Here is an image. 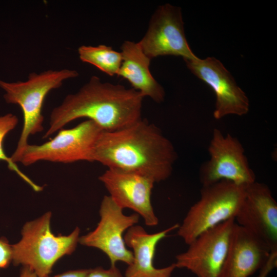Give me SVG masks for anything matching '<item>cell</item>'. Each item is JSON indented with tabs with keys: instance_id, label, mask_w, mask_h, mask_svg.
Here are the masks:
<instances>
[{
	"instance_id": "1",
	"label": "cell",
	"mask_w": 277,
	"mask_h": 277,
	"mask_svg": "<svg viewBox=\"0 0 277 277\" xmlns=\"http://www.w3.org/2000/svg\"><path fill=\"white\" fill-rule=\"evenodd\" d=\"M91 158L108 169L139 174L158 183L171 175L177 154L157 127L141 118L117 130L102 131Z\"/></svg>"
},
{
	"instance_id": "2",
	"label": "cell",
	"mask_w": 277,
	"mask_h": 277,
	"mask_svg": "<svg viewBox=\"0 0 277 277\" xmlns=\"http://www.w3.org/2000/svg\"><path fill=\"white\" fill-rule=\"evenodd\" d=\"M144 97L133 88L104 82L92 76L76 92L67 95L52 110L47 138L70 122L87 118L104 131L117 130L139 121Z\"/></svg>"
},
{
	"instance_id": "3",
	"label": "cell",
	"mask_w": 277,
	"mask_h": 277,
	"mask_svg": "<svg viewBox=\"0 0 277 277\" xmlns=\"http://www.w3.org/2000/svg\"><path fill=\"white\" fill-rule=\"evenodd\" d=\"M78 76L75 70L63 69L32 72L25 81L7 83L0 80V87L6 92L4 96L6 102L18 105L23 115L22 132L16 148L10 157L13 162H20L29 144V137L44 130L42 110L47 94L60 87L64 81Z\"/></svg>"
},
{
	"instance_id": "4",
	"label": "cell",
	"mask_w": 277,
	"mask_h": 277,
	"mask_svg": "<svg viewBox=\"0 0 277 277\" xmlns=\"http://www.w3.org/2000/svg\"><path fill=\"white\" fill-rule=\"evenodd\" d=\"M52 213L27 222L22 230V239L12 245V262L32 269L38 277L48 276L54 264L62 256L72 254L80 238L76 227L68 235H55L50 228Z\"/></svg>"
},
{
	"instance_id": "5",
	"label": "cell",
	"mask_w": 277,
	"mask_h": 277,
	"mask_svg": "<svg viewBox=\"0 0 277 277\" xmlns=\"http://www.w3.org/2000/svg\"><path fill=\"white\" fill-rule=\"evenodd\" d=\"M245 187L225 180L202 186L199 200L179 225L177 235L188 245L204 231L235 219L245 196Z\"/></svg>"
},
{
	"instance_id": "6",
	"label": "cell",
	"mask_w": 277,
	"mask_h": 277,
	"mask_svg": "<svg viewBox=\"0 0 277 277\" xmlns=\"http://www.w3.org/2000/svg\"><path fill=\"white\" fill-rule=\"evenodd\" d=\"M103 130L93 121L87 120L74 127L62 129L50 141L40 145L28 144L20 162L29 166L39 161L71 163L92 162L94 144Z\"/></svg>"
},
{
	"instance_id": "7",
	"label": "cell",
	"mask_w": 277,
	"mask_h": 277,
	"mask_svg": "<svg viewBox=\"0 0 277 277\" xmlns=\"http://www.w3.org/2000/svg\"><path fill=\"white\" fill-rule=\"evenodd\" d=\"M210 159L200 169L199 177L202 186L221 181H228L246 186L255 181L242 144L230 134L224 135L214 128L208 148Z\"/></svg>"
},
{
	"instance_id": "8",
	"label": "cell",
	"mask_w": 277,
	"mask_h": 277,
	"mask_svg": "<svg viewBox=\"0 0 277 277\" xmlns=\"http://www.w3.org/2000/svg\"><path fill=\"white\" fill-rule=\"evenodd\" d=\"M235 224L232 218L201 233L176 256V268L196 277H222Z\"/></svg>"
},
{
	"instance_id": "9",
	"label": "cell",
	"mask_w": 277,
	"mask_h": 277,
	"mask_svg": "<svg viewBox=\"0 0 277 277\" xmlns=\"http://www.w3.org/2000/svg\"><path fill=\"white\" fill-rule=\"evenodd\" d=\"M123 210L109 195L104 196L96 227L79 238L81 245L103 251L108 256L111 266H115L118 262L128 265L133 261L132 252L126 247L123 234L138 223L140 215L136 213L126 215Z\"/></svg>"
},
{
	"instance_id": "10",
	"label": "cell",
	"mask_w": 277,
	"mask_h": 277,
	"mask_svg": "<svg viewBox=\"0 0 277 277\" xmlns=\"http://www.w3.org/2000/svg\"><path fill=\"white\" fill-rule=\"evenodd\" d=\"M138 43L151 60L166 55L182 56L184 60L196 57L185 36L181 8L169 4L157 7Z\"/></svg>"
},
{
	"instance_id": "11",
	"label": "cell",
	"mask_w": 277,
	"mask_h": 277,
	"mask_svg": "<svg viewBox=\"0 0 277 277\" xmlns=\"http://www.w3.org/2000/svg\"><path fill=\"white\" fill-rule=\"evenodd\" d=\"M196 77L210 86L216 96L213 116L216 120L228 115L242 116L249 110V101L223 64L214 57L197 56L184 60Z\"/></svg>"
},
{
	"instance_id": "12",
	"label": "cell",
	"mask_w": 277,
	"mask_h": 277,
	"mask_svg": "<svg viewBox=\"0 0 277 277\" xmlns=\"http://www.w3.org/2000/svg\"><path fill=\"white\" fill-rule=\"evenodd\" d=\"M236 223L277 251V203L268 186L255 181L245 187Z\"/></svg>"
},
{
	"instance_id": "13",
	"label": "cell",
	"mask_w": 277,
	"mask_h": 277,
	"mask_svg": "<svg viewBox=\"0 0 277 277\" xmlns=\"http://www.w3.org/2000/svg\"><path fill=\"white\" fill-rule=\"evenodd\" d=\"M98 179L122 209L133 210L143 218L148 226L158 224L159 219L151 203L154 181L139 174L108 168Z\"/></svg>"
},
{
	"instance_id": "14",
	"label": "cell",
	"mask_w": 277,
	"mask_h": 277,
	"mask_svg": "<svg viewBox=\"0 0 277 277\" xmlns=\"http://www.w3.org/2000/svg\"><path fill=\"white\" fill-rule=\"evenodd\" d=\"M179 227V225L176 224L154 233L147 232L143 227L137 224L129 228L124 239L126 245L132 250L133 259L126 269L125 277H171L176 268L174 263L157 268L153 265V259L158 243Z\"/></svg>"
},
{
	"instance_id": "15",
	"label": "cell",
	"mask_w": 277,
	"mask_h": 277,
	"mask_svg": "<svg viewBox=\"0 0 277 277\" xmlns=\"http://www.w3.org/2000/svg\"><path fill=\"white\" fill-rule=\"evenodd\" d=\"M271 252L265 244L235 222L222 277H249L263 267Z\"/></svg>"
},
{
	"instance_id": "16",
	"label": "cell",
	"mask_w": 277,
	"mask_h": 277,
	"mask_svg": "<svg viewBox=\"0 0 277 277\" xmlns=\"http://www.w3.org/2000/svg\"><path fill=\"white\" fill-rule=\"evenodd\" d=\"M122 62L117 76L126 80L132 88L144 97H149L154 102L164 101L165 92L150 70L151 60L143 51L138 43L126 41L121 46Z\"/></svg>"
},
{
	"instance_id": "17",
	"label": "cell",
	"mask_w": 277,
	"mask_h": 277,
	"mask_svg": "<svg viewBox=\"0 0 277 277\" xmlns=\"http://www.w3.org/2000/svg\"><path fill=\"white\" fill-rule=\"evenodd\" d=\"M81 61L93 65L110 76L117 75L122 62L121 52L105 45H83L77 50Z\"/></svg>"
},
{
	"instance_id": "18",
	"label": "cell",
	"mask_w": 277,
	"mask_h": 277,
	"mask_svg": "<svg viewBox=\"0 0 277 277\" xmlns=\"http://www.w3.org/2000/svg\"><path fill=\"white\" fill-rule=\"evenodd\" d=\"M18 123L17 116L11 113L0 116V161L7 162L10 170L15 172L21 179L27 183L33 190L41 191L43 187L34 183L29 177L24 174L18 168L16 163L13 162L10 157H8L3 148L4 140L9 132L13 130Z\"/></svg>"
},
{
	"instance_id": "19",
	"label": "cell",
	"mask_w": 277,
	"mask_h": 277,
	"mask_svg": "<svg viewBox=\"0 0 277 277\" xmlns=\"http://www.w3.org/2000/svg\"><path fill=\"white\" fill-rule=\"evenodd\" d=\"M12 261V245L5 238H0V268L7 267Z\"/></svg>"
},
{
	"instance_id": "20",
	"label": "cell",
	"mask_w": 277,
	"mask_h": 277,
	"mask_svg": "<svg viewBox=\"0 0 277 277\" xmlns=\"http://www.w3.org/2000/svg\"><path fill=\"white\" fill-rule=\"evenodd\" d=\"M86 277H125L115 266H110L108 269L97 267L90 269Z\"/></svg>"
},
{
	"instance_id": "21",
	"label": "cell",
	"mask_w": 277,
	"mask_h": 277,
	"mask_svg": "<svg viewBox=\"0 0 277 277\" xmlns=\"http://www.w3.org/2000/svg\"><path fill=\"white\" fill-rule=\"evenodd\" d=\"M276 265L277 251L272 252L267 262L260 269V272L258 277H267L269 273L276 267Z\"/></svg>"
},
{
	"instance_id": "22",
	"label": "cell",
	"mask_w": 277,
	"mask_h": 277,
	"mask_svg": "<svg viewBox=\"0 0 277 277\" xmlns=\"http://www.w3.org/2000/svg\"><path fill=\"white\" fill-rule=\"evenodd\" d=\"M90 269L70 270L53 277H86ZM45 277H49L48 276Z\"/></svg>"
},
{
	"instance_id": "23",
	"label": "cell",
	"mask_w": 277,
	"mask_h": 277,
	"mask_svg": "<svg viewBox=\"0 0 277 277\" xmlns=\"http://www.w3.org/2000/svg\"><path fill=\"white\" fill-rule=\"evenodd\" d=\"M19 277H38L36 274L30 268L24 266L21 271Z\"/></svg>"
}]
</instances>
